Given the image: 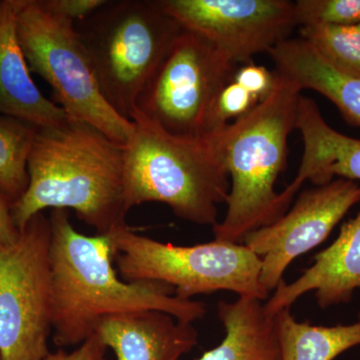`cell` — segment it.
Wrapping results in <instances>:
<instances>
[{
  "mask_svg": "<svg viewBox=\"0 0 360 360\" xmlns=\"http://www.w3.org/2000/svg\"><path fill=\"white\" fill-rule=\"evenodd\" d=\"M269 96L250 112L213 134L231 177L224 219L213 226L214 240L243 245L250 232L274 224L288 208L276 191L288 160L302 90L274 71Z\"/></svg>",
  "mask_w": 360,
  "mask_h": 360,
  "instance_id": "obj_3",
  "label": "cell"
},
{
  "mask_svg": "<svg viewBox=\"0 0 360 360\" xmlns=\"http://www.w3.org/2000/svg\"><path fill=\"white\" fill-rule=\"evenodd\" d=\"M96 333L116 360H180L198 342L193 323L158 310L111 315Z\"/></svg>",
  "mask_w": 360,
  "mask_h": 360,
  "instance_id": "obj_14",
  "label": "cell"
},
{
  "mask_svg": "<svg viewBox=\"0 0 360 360\" xmlns=\"http://www.w3.org/2000/svg\"><path fill=\"white\" fill-rule=\"evenodd\" d=\"M219 317L224 338L198 360H283L276 317L265 314L264 302L245 296L222 300Z\"/></svg>",
  "mask_w": 360,
  "mask_h": 360,
  "instance_id": "obj_17",
  "label": "cell"
},
{
  "mask_svg": "<svg viewBox=\"0 0 360 360\" xmlns=\"http://www.w3.org/2000/svg\"><path fill=\"white\" fill-rule=\"evenodd\" d=\"M51 221L44 212L28 220L13 243H0L1 360H44L51 352Z\"/></svg>",
  "mask_w": 360,
  "mask_h": 360,
  "instance_id": "obj_8",
  "label": "cell"
},
{
  "mask_svg": "<svg viewBox=\"0 0 360 360\" xmlns=\"http://www.w3.org/2000/svg\"><path fill=\"white\" fill-rule=\"evenodd\" d=\"M117 274L123 281H158L175 295L191 300L200 295L229 290L264 302L262 259L245 245L220 243L179 246L141 236L129 225L110 233Z\"/></svg>",
  "mask_w": 360,
  "mask_h": 360,
  "instance_id": "obj_6",
  "label": "cell"
},
{
  "mask_svg": "<svg viewBox=\"0 0 360 360\" xmlns=\"http://www.w3.org/2000/svg\"><path fill=\"white\" fill-rule=\"evenodd\" d=\"M49 221L52 338L56 347H78L111 315L158 310L188 323L205 316V303L177 297L167 283L123 281L113 267L110 234L80 233L66 210H52Z\"/></svg>",
  "mask_w": 360,
  "mask_h": 360,
  "instance_id": "obj_1",
  "label": "cell"
},
{
  "mask_svg": "<svg viewBox=\"0 0 360 360\" xmlns=\"http://www.w3.org/2000/svg\"><path fill=\"white\" fill-rule=\"evenodd\" d=\"M300 35L331 65L360 77V22L302 26Z\"/></svg>",
  "mask_w": 360,
  "mask_h": 360,
  "instance_id": "obj_20",
  "label": "cell"
},
{
  "mask_svg": "<svg viewBox=\"0 0 360 360\" xmlns=\"http://www.w3.org/2000/svg\"><path fill=\"white\" fill-rule=\"evenodd\" d=\"M355 290H360V212L341 226L335 243L315 255L314 264L300 278L278 284L264 303V311L274 316L311 290H315L319 307L328 309L349 302Z\"/></svg>",
  "mask_w": 360,
  "mask_h": 360,
  "instance_id": "obj_12",
  "label": "cell"
},
{
  "mask_svg": "<svg viewBox=\"0 0 360 360\" xmlns=\"http://www.w3.org/2000/svg\"><path fill=\"white\" fill-rule=\"evenodd\" d=\"M18 37L30 72L51 85L53 103L68 117L92 125L116 143L129 141L134 123L104 98L73 21L49 13L39 0H23Z\"/></svg>",
  "mask_w": 360,
  "mask_h": 360,
  "instance_id": "obj_7",
  "label": "cell"
},
{
  "mask_svg": "<svg viewBox=\"0 0 360 360\" xmlns=\"http://www.w3.org/2000/svg\"><path fill=\"white\" fill-rule=\"evenodd\" d=\"M233 80L245 87L253 96L262 101L274 89L276 77L274 71L271 72L264 66L250 63L239 66Z\"/></svg>",
  "mask_w": 360,
  "mask_h": 360,
  "instance_id": "obj_23",
  "label": "cell"
},
{
  "mask_svg": "<svg viewBox=\"0 0 360 360\" xmlns=\"http://www.w3.org/2000/svg\"><path fill=\"white\" fill-rule=\"evenodd\" d=\"M259 103H262L259 99L232 80L222 89L217 99L213 112L212 134L243 117Z\"/></svg>",
  "mask_w": 360,
  "mask_h": 360,
  "instance_id": "obj_22",
  "label": "cell"
},
{
  "mask_svg": "<svg viewBox=\"0 0 360 360\" xmlns=\"http://www.w3.org/2000/svg\"><path fill=\"white\" fill-rule=\"evenodd\" d=\"M39 130L32 123L0 115V194L11 206L27 191L28 158Z\"/></svg>",
  "mask_w": 360,
  "mask_h": 360,
  "instance_id": "obj_19",
  "label": "cell"
},
{
  "mask_svg": "<svg viewBox=\"0 0 360 360\" xmlns=\"http://www.w3.org/2000/svg\"><path fill=\"white\" fill-rule=\"evenodd\" d=\"M298 26L352 25L360 22V0H298Z\"/></svg>",
  "mask_w": 360,
  "mask_h": 360,
  "instance_id": "obj_21",
  "label": "cell"
},
{
  "mask_svg": "<svg viewBox=\"0 0 360 360\" xmlns=\"http://www.w3.org/2000/svg\"><path fill=\"white\" fill-rule=\"evenodd\" d=\"M20 231L11 217V205L0 194V243L11 245L18 238Z\"/></svg>",
  "mask_w": 360,
  "mask_h": 360,
  "instance_id": "obj_26",
  "label": "cell"
},
{
  "mask_svg": "<svg viewBox=\"0 0 360 360\" xmlns=\"http://www.w3.org/2000/svg\"><path fill=\"white\" fill-rule=\"evenodd\" d=\"M108 349L99 336L94 333L72 352L59 348L56 352H49L44 360H108Z\"/></svg>",
  "mask_w": 360,
  "mask_h": 360,
  "instance_id": "obj_25",
  "label": "cell"
},
{
  "mask_svg": "<svg viewBox=\"0 0 360 360\" xmlns=\"http://www.w3.org/2000/svg\"><path fill=\"white\" fill-rule=\"evenodd\" d=\"M40 4L49 13L73 21L84 20L96 9L103 6L106 0H39Z\"/></svg>",
  "mask_w": 360,
  "mask_h": 360,
  "instance_id": "obj_24",
  "label": "cell"
},
{
  "mask_svg": "<svg viewBox=\"0 0 360 360\" xmlns=\"http://www.w3.org/2000/svg\"><path fill=\"white\" fill-rule=\"evenodd\" d=\"M239 66L212 42L184 30L137 99L134 113L176 136H210L220 92Z\"/></svg>",
  "mask_w": 360,
  "mask_h": 360,
  "instance_id": "obj_9",
  "label": "cell"
},
{
  "mask_svg": "<svg viewBox=\"0 0 360 360\" xmlns=\"http://www.w3.org/2000/svg\"><path fill=\"white\" fill-rule=\"evenodd\" d=\"M23 0H0V115L11 116L39 129L70 120L65 111L41 94L33 82L18 37Z\"/></svg>",
  "mask_w": 360,
  "mask_h": 360,
  "instance_id": "obj_13",
  "label": "cell"
},
{
  "mask_svg": "<svg viewBox=\"0 0 360 360\" xmlns=\"http://www.w3.org/2000/svg\"><path fill=\"white\" fill-rule=\"evenodd\" d=\"M269 54L276 72L300 90L311 89L326 96L347 122L360 127V77L331 65L302 39L284 40Z\"/></svg>",
  "mask_w": 360,
  "mask_h": 360,
  "instance_id": "obj_16",
  "label": "cell"
},
{
  "mask_svg": "<svg viewBox=\"0 0 360 360\" xmlns=\"http://www.w3.org/2000/svg\"><path fill=\"white\" fill-rule=\"evenodd\" d=\"M274 317L283 360H333L360 345V321L349 326H311L296 321L290 309Z\"/></svg>",
  "mask_w": 360,
  "mask_h": 360,
  "instance_id": "obj_18",
  "label": "cell"
},
{
  "mask_svg": "<svg viewBox=\"0 0 360 360\" xmlns=\"http://www.w3.org/2000/svg\"><path fill=\"white\" fill-rule=\"evenodd\" d=\"M27 168V191L11 206L18 231L46 208L72 210L99 236L129 225L123 146L92 125L70 118L39 129Z\"/></svg>",
  "mask_w": 360,
  "mask_h": 360,
  "instance_id": "obj_2",
  "label": "cell"
},
{
  "mask_svg": "<svg viewBox=\"0 0 360 360\" xmlns=\"http://www.w3.org/2000/svg\"><path fill=\"white\" fill-rule=\"evenodd\" d=\"M360 202V186L340 179L303 191L274 224L248 233L243 245L262 257L260 283L276 290L291 262L328 238L348 210Z\"/></svg>",
  "mask_w": 360,
  "mask_h": 360,
  "instance_id": "obj_11",
  "label": "cell"
},
{
  "mask_svg": "<svg viewBox=\"0 0 360 360\" xmlns=\"http://www.w3.org/2000/svg\"><path fill=\"white\" fill-rule=\"evenodd\" d=\"M131 122L134 134L123 146L127 210L160 202L186 221L219 224L231 177L214 136H176L137 112Z\"/></svg>",
  "mask_w": 360,
  "mask_h": 360,
  "instance_id": "obj_4",
  "label": "cell"
},
{
  "mask_svg": "<svg viewBox=\"0 0 360 360\" xmlns=\"http://www.w3.org/2000/svg\"><path fill=\"white\" fill-rule=\"evenodd\" d=\"M0 360H1V357H0Z\"/></svg>",
  "mask_w": 360,
  "mask_h": 360,
  "instance_id": "obj_27",
  "label": "cell"
},
{
  "mask_svg": "<svg viewBox=\"0 0 360 360\" xmlns=\"http://www.w3.org/2000/svg\"><path fill=\"white\" fill-rule=\"evenodd\" d=\"M75 28L104 98L131 122L137 99L184 28L160 0H106Z\"/></svg>",
  "mask_w": 360,
  "mask_h": 360,
  "instance_id": "obj_5",
  "label": "cell"
},
{
  "mask_svg": "<svg viewBox=\"0 0 360 360\" xmlns=\"http://www.w3.org/2000/svg\"><path fill=\"white\" fill-rule=\"evenodd\" d=\"M187 32L212 42L239 65L269 53L297 27L295 2L288 0H160Z\"/></svg>",
  "mask_w": 360,
  "mask_h": 360,
  "instance_id": "obj_10",
  "label": "cell"
},
{
  "mask_svg": "<svg viewBox=\"0 0 360 360\" xmlns=\"http://www.w3.org/2000/svg\"><path fill=\"white\" fill-rule=\"evenodd\" d=\"M295 129L302 136L303 155L297 176L281 193L286 208L307 180L316 186L329 184L335 175L360 180V139L333 129L309 97L300 96Z\"/></svg>",
  "mask_w": 360,
  "mask_h": 360,
  "instance_id": "obj_15",
  "label": "cell"
}]
</instances>
